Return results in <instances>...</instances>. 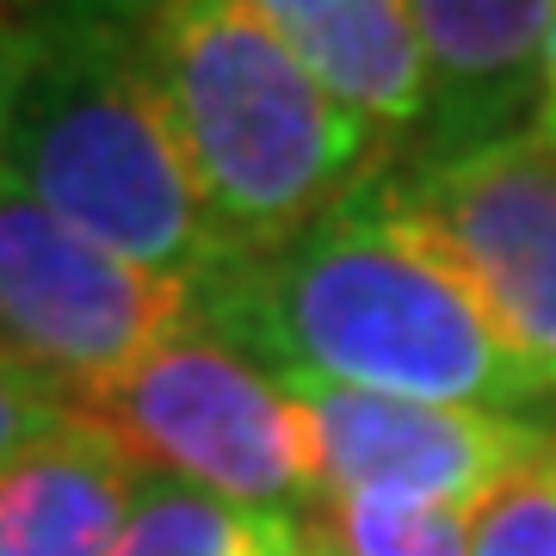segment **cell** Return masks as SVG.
Returning <instances> with one entry per match:
<instances>
[{"mask_svg":"<svg viewBox=\"0 0 556 556\" xmlns=\"http://www.w3.org/2000/svg\"><path fill=\"white\" fill-rule=\"evenodd\" d=\"M161 112L229 260H260L396 167L390 142L241 0H155L137 25Z\"/></svg>","mask_w":556,"mask_h":556,"instance_id":"cell-3","label":"cell"},{"mask_svg":"<svg viewBox=\"0 0 556 556\" xmlns=\"http://www.w3.org/2000/svg\"><path fill=\"white\" fill-rule=\"evenodd\" d=\"M0 7H38V0H0Z\"/></svg>","mask_w":556,"mask_h":556,"instance_id":"cell-18","label":"cell"},{"mask_svg":"<svg viewBox=\"0 0 556 556\" xmlns=\"http://www.w3.org/2000/svg\"><path fill=\"white\" fill-rule=\"evenodd\" d=\"M390 186L556 402V149L519 130L457 161H402Z\"/></svg>","mask_w":556,"mask_h":556,"instance_id":"cell-6","label":"cell"},{"mask_svg":"<svg viewBox=\"0 0 556 556\" xmlns=\"http://www.w3.org/2000/svg\"><path fill=\"white\" fill-rule=\"evenodd\" d=\"M68 383H56L50 371L25 365V358L0 353V477L31 457L43 439H56L68 427Z\"/></svg>","mask_w":556,"mask_h":556,"instance_id":"cell-14","label":"cell"},{"mask_svg":"<svg viewBox=\"0 0 556 556\" xmlns=\"http://www.w3.org/2000/svg\"><path fill=\"white\" fill-rule=\"evenodd\" d=\"M353 118L390 142L396 167L427 130V62L408 0H241Z\"/></svg>","mask_w":556,"mask_h":556,"instance_id":"cell-9","label":"cell"},{"mask_svg":"<svg viewBox=\"0 0 556 556\" xmlns=\"http://www.w3.org/2000/svg\"><path fill=\"white\" fill-rule=\"evenodd\" d=\"M285 556H346V551H340V538L328 532V526H303V538Z\"/></svg>","mask_w":556,"mask_h":556,"instance_id":"cell-16","label":"cell"},{"mask_svg":"<svg viewBox=\"0 0 556 556\" xmlns=\"http://www.w3.org/2000/svg\"><path fill=\"white\" fill-rule=\"evenodd\" d=\"M199 334V291L87 241L0 179V353L100 383Z\"/></svg>","mask_w":556,"mask_h":556,"instance_id":"cell-5","label":"cell"},{"mask_svg":"<svg viewBox=\"0 0 556 556\" xmlns=\"http://www.w3.org/2000/svg\"><path fill=\"white\" fill-rule=\"evenodd\" d=\"M556 0H408L427 62V130L408 161H457L532 130Z\"/></svg>","mask_w":556,"mask_h":556,"instance_id":"cell-8","label":"cell"},{"mask_svg":"<svg viewBox=\"0 0 556 556\" xmlns=\"http://www.w3.org/2000/svg\"><path fill=\"white\" fill-rule=\"evenodd\" d=\"M0 62L7 186L87 241L192 291L236 266L186 174L137 25L75 0H38L0 20Z\"/></svg>","mask_w":556,"mask_h":556,"instance_id":"cell-2","label":"cell"},{"mask_svg":"<svg viewBox=\"0 0 556 556\" xmlns=\"http://www.w3.org/2000/svg\"><path fill=\"white\" fill-rule=\"evenodd\" d=\"M273 378L303 402V415L316 427L328 501L390 495L477 514L495 489H507L519 470H532L556 445L544 427L482 415V408L371 396V390L298 378V371H273Z\"/></svg>","mask_w":556,"mask_h":556,"instance_id":"cell-7","label":"cell"},{"mask_svg":"<svg viewBox=\"0 0 556 556\" xmlns=\"http://www.w3.org/2000/svg\"><path fill=\"white\" fill-rule=\"evenodd\" d=\"M532 137L544 149H556V7H551V31H544V62H538V112H532Z\"/></svg>","mask_w":556,"mask_h":556,"instance_id":"cell-15","label":"cell"},{"mask_svg":"<svg viewBox=\"0 0 556 556\" xmlns=\"http://www.w3.org/2000/svg\"><path fill=\"white\" fill-rule=\"evenodd\" d=\"M298 538L303 519L260 514L199 482L137 470L118 556H285Z\"/></svg>","mask_w":556,"mask_h":556,"instance_id":"cell-11","label":"cell"},{"mask_svg":"<svg viewBox=\"0 0 556 556\" xmlns=\"http://www.w3.org/2000/svg\"><path fill=\"white\" fill-rule=\"evenodd\" d=\"M470 556H556V445L477 507Z\"/></svg>","mask_w":556,"mask_h":556,"instance_id":"cell-13","label":"cell"},{"mask_svg":"<svg viewBox=\"0 0 556 556\" xmlns=\"http://www.w3.org/2000/svg\"><path fill=\"white\" fill-rule=\"evenodd\" d=\"M199 334L260 371L482 408L544 433L556 420L551 390L501 334L477 285L402 211L390 167L285 248L211 278L199 291Z\"/></svg>","mask_w":556,"mask_h":556,"instance_id":"cell-1","label":"cell"},{"mask_svg":"<svg viewBox=\"0 0 556 556\" xmlns=\"http://www.w3.org/2000/svg\"><path fill=\"white\" fill-rule=\"evenodd\" d=\"M328 532L346 556H470L477 514L464 507H420L390 495H340L328 501Z\"/></svg>","mask_w":556,"mask_h":556,"instance_id":"cell-12","label":"cell"},{"mask_svg":"<svg viewBox=\"0 0 556 556\" xmlns=\"http://www.w3.org/2000/svg\"><path fill=\"white\" fill-rule=\"evenodd\" d=\"M68 415L130 470L199 482L303 526H316L328 507L321 445L303 402L211 334L174 340L118 378L68 383Z\"/></svg>","mask_w":556,"mask_h":556,"instance_id":"cell-4","label":"cell"},{"mask_svg":"<svg viewBox=\"0 0 556 556\" xmlns=\"http://www.w3.org/2000/svg\"><path fill=\"white\" fill-rule=\"evenodd\" d=\"M137 470L68 420L0 477V556H118Z\"/></svg>","mask_w":556,"mask_h":556,"instance_id":"cell-10","label":"cell"},{"mask_svg":"<svg viewBox=\"0 0 556 556\" xmlns=\"http://www.w3.org/2000/svg\"><path fill=\"white\" fill-rule=\"evenodd\" d=\"M0 124H7V62H0Z\"/></svg>","mask_w":556,"mask_h":556,"instance_id":"cell-17","label":"cell"}]
</instances>
